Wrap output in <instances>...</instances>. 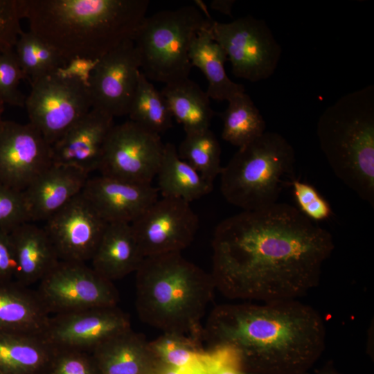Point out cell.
Segmentation results:
<instances>
[{"label":"cell","instance_id":"obj_1","mask_svg":"<svg viewBox=\"0 0 374 374\" xmlns=\"http://www.w3.org/2000/svg\"><path fill=\"white\" fill-rule=\"evenodd\" d=\"M334 248L326 229L297 208L276 202L217 224L211 274L216 290L231 299L298 300L317 286Z\"/></svg>","mask_w":374,"mask_h":374},{"label":"cell","instance_id":"obj_2","mask_svg":"<svg viewBox=\"0 0 374 374\" xmlns=\"http://www.w3.org/2000/svg\"><path fill=\"white\" fill-rule=\"evenodd\" d=\"M202 337L253 374H303L326 346L319 312L299 300L222 304L210 312Z\"/></svg>","mask_w":374,"mask_h":374},{"label":"cell","instance_id":"obj_3","mask_svg":"<svg viewBox=\"0 0 374 374\" xmlns=\"http://www.w3.org/2000/svg\"><path fill=\"white\" fill-rule=\"evenodd\" d=\"M29 31L67 62L99 59L133 39L146 17L148 0H19Z\"/></svg>","mask_w":374,"mask_h":374},{"label":"cell","instance_id":"obj_4","mask_svg":"<svg viewBox=\"0 0 374 374\" xmlns=\"http://www.w3.org/2000/svg\"><path fill=\"white\" fill-rule=\"evenodd\" d=\"M136 273V310L163 331L202 337V321L215 288L211 274L181 252L145 257Z\"/></svg>","mask_w":374,"mask_h":374},{"label":"cell","instance_id":"obj_5","mask_svg":"<svg viewBox=\"0 0 374 374\" xmlns=\"http://www.w3.org/2000/svg\"><path fill=\"white\" fill-rule=\"evenodd\" d=\"M320 148L335 175L374 207V86L339 98L317 124Z\"/></svg>","mask_w":374,"mask_h":374},{"label":"cell","instance_id":"obj_6","mask_svg":"<svg viewBox=\"0 0 374 374\" xmlns=\"http://www.w3.org/2000/svg\"><path fill=\"white\" fill-rule=\"evenodd\" d=\"M294 148L281 134L266 131L239 148L222 168L220 190L225 199L243 211H256L277 202L295 178Z\"/></svg>","mask_w":374,"mask_h":374},{"label":"cell","instance_id":"obj_7","mask_svg":"<svg viewBox=\"0 0 374 374\" xmlns=\"http://www.w3.org/2000/svg\"><path fill=\"white\" fill-rule=\"evenodd\" d=\"M213 21L198 7L186 6L145 17L133 37L141 71L152 81L166 84L188 78L191 43Z\"/></svg>","mask_w":374,"mask_h":374},{"label":"cell","instance_id":"obj_8","mask_svg":"<svg viewBox=\"0 0 374 374\" xmlns=\"http://www.w3.org/2000/svg\"><path fill=\"white\" fill-rule=\"evenodd\" d=\"M211 30L235 77L256 82L274 74L282 48L265 20L247 15L228 23L213 21Z\"/></svg>","mask_w":374,"mask_h":374},{"label":"cell","instance_id":"obj_9","mask_svg":"<svg viewBox=\"0 0 374 374\" xmlns=\"http://www.w3.org/2000/svg\"><path fill=\"white\" fill-rule=\"evenodd\" d=\"M30 84L24 107L29 123L53 145L91 109L88 86L55 72Z\"/></svg>","mask_w":374,"mask_h":374},{"label":"cell","instance_id":"obj_10","mask_svg":"<svg viewBox=\"0 0 374 374\" xmlns=\"http://www.w3.org/2000/svg\"><path fill=\"white\" fill-rule=\"evenodd\" d=\"M36 292L50 315L116 306L113 282L84 262L60 260L38 283Z\"/></svg>","mask_w":374,"mask_h":374},{"label":"cell","instance_id":"obj_11","mask_svg":"<svg viewBox=\"0 0 374 374\" xmlns=\"http://www.w3.org/2000/svg\"><path fill=\"white\" fill-rule=\"evenodd\" d=\"M164 145L160 135L131 121L114 125L98 168L101 175L130 182L151 184L156 177Z\"/></svg>","mask_w":374,"mask_h":374},{"label":"cell","instance_id":"obj_12","mask_svg":"<svg viewBox=\"0 0 374 374\" xmlns=\"http://www.w3.org/2000/svg\"><path fill=\"white\" fill-rule=\"evenodd\" d=\"M131 226L145 258L181 252L193 241L199 219L190 203L161 197Z\"/></svg>","mask_w":374,"mask_h":374},{"label":"cell","instance_id":"obj_13","mask_svg":"<svg viewBox=\"0 0 374 374\" xmlns=\"http://www.w3.org/2000/svg\"><path fill=\"white\" fill-rule=\"evenodd\" d=\"M141 71L133 39L99 58L88 84L92 109L114 118L127 115Z\"/></svg>","mask_w":374,"mask_h":374},{"label":"cell","instance_id":"obj_14","mask_svg":"<svg viewBox=\"0 0 374 374\" xmlns=\"http://www.w3.org/2000/svg\"><path fill=\"white\" fill-rule=\"evenodd\" d=\"M53 164L51 145L29 122L0 126V184L23 192Z\"/></svg>","mask_w":374,"mask_h":374},{"label":"cell","instance_id":"obj_15","mask_svg":"<svg viewBox=\"0 0 374 374\" xmlns=\"http://www.w3.org/2000/svg\"><path fill=\"white\" fill-rule=\"evenodd\" d=\"M60 260H91L108 224L81 192L45 221Z\"/></svg>","mask_w":374,"mask_h":374},{"label":"cell","instance_id":"obj_16","mask_svg":"<svg viewBox=\"0 0 374 374\" xmlns=\"http://www.w3.org/2000/svg\"><path fill=\"white\" fill-rule=\"evenodd\" d=\"M131 328L117 305L51 315L44 337L55 348L91 353L114 335Z\"/></svg>","mask_w":374,"mask_h":374},{"label":"cell","instance_id":"obj_17","mask_svg":"<svg viewBox=\"0 0 374 374\" xmlns=\"http://www.w3.org/2000/svg\"><path fill=\"white\" fill-rule=\"evenodd\" d=\"M82 193L108 224H131L159 199L158 189L152 184L101 175L89 177Z\"/></svg>","mask_w":374,"mask_h":374},{"label":"cell","instance_id":"obj_18","mask_svg":"<svg viewBox=\"0 0 374 374\" xmlns=\"http://www.w3.org/2000/svg\"><path fill=\"white\" fill-rule=\"evenodd\" d=\"M114 117L91 109L51 145L53 163L83 170H98Z\"/></svg>","mask_w":374,"mask_h":374},{"label":"cell","instance_id":"obj_19","mask_svg":"<svg viewBox=\"0 0 374 374\" xmlns=\"http://www.w3.org/2000/svg\"><path fill=\"white\" fill-rule=\"evenodd\" d=\"M89 177L83 170L53 163L22 192L30 222L47 220L82 191Z\"/></svg>","mask_w":374,"mask_h":374},{"label":"cell","instance_id":"obj_20","mask_svg":"<svg viewBox=\"0 0 374 374\" xmlns=\"http://www.w3.org/2000/svg\"><path fill=\"white\" fill-rule=\"evenodd\" d=\"M16 269L14 280L25 286L39 283L60 261L44 227L24 222L10 233Z\"/></svg>","mask_w":374,"mask_h":374},{"label":"cell","instance_id":"obj_21","mask_svg":"<svg viewBox=\"0 0 374 374\" xmlns=\"http://www.w3.org/2000/svg\"><path fill=\"white\" fill-rule=\"evenodd\" d=\"M145 256L131 224L109 223L91 259L92 268L113 282L136 272Z\"/></svg>","mask_w":374,"mask_h":374},{"label":"cell","instance_id":"obj_22","mask_svg":"<svg viewBox=\"0 0 374 374\" xmlns=\"http://www.w3.org/2000/svg\"><path fill=\"white\" fill-rule=\"evenodd\" d=\"M91 354L98 374H147L150 363L158 359L150 341L132 328L102 342Z\"/></svg>","mask_w":374,"mask_h":374},{"label":"cell","instance_id":"obj_23","mask_svg":"<svg viewBox=\"0 0 374 374\" xmlns=\"http://www.w3.org/2000/svg\"><path fill=\"white\" fill-rule=\"evenodd\" d=\"M50 317L36 290L15 280L0 283V332L43 335Z\"/></svg>","mask_w":374,"mask_h":374},{"label":"cell","instance_id":"obj_24","mask_svg":"<svg viewBox=\"0 0 374 374\" xmlns=\"http://www.w3.org/2000/svg\"><path fill=\"white\" fill-rule=\"evenodd\" d=\"M189 57L192 66L198 68L208 81L206 92L209 98L229 101L237 94L245 92L242 84L232 81L227 75L224 68L227 57L213 38L211 26L202 28L195 37Z\"/></svg>","mask_w":374,"mask_h":374},{"label":"cell","instance_id":"obj_25","mask_svg":"<svg viewBox=\"0 0 374 374\" xmlns=\"http://www.w3.org/2000/svg\"><path fill=\"white\" fill-rule=\"evenodd\" d=\"M55 350L41 335L0 332V371L44 374Z\"/></svg>","mask_w":374,"mask_h":374},{"label":"cell","instance_id":"obj_26","mask_svg":"<svg viewBox=\"0 0 374 374\" xmlns=\"http://www.w3.org/2000/svg\"><path fill=\"white\" fill-rule=\"evenodd\" d=\"M156 177L157 189L162 197L179 199L188 203L208 195L213 188V184L206 181L179 157L177 149L170 143L164 145Z\"/></svg>","mask_w":374,"mask_h":374},{"label":"cell","instance_id":"obj_27","mask_svg":"<svg viewBox=\"0 0 374 374\" xmlns=\"http://www.w3.org/2000/svg\"><path fill=\"white\" fill-rule=\"evenodd\" d=\"M161 91L186 134L209 129L214 112L206 92L197 84L186 78L166 84Z\"/></svg>","mask_w":374,"mask_h":374},{"label":"cell","instance_id":"obj_28","mask_svg":"<svg viewBox=\"0 0 374 374\" xmlns=\"http://www.w3.org/2000/svg\"><path fill=\"white\" fill-rule=\"evenodd\" d=\"M228 103L221 115L223 121L222 138L225 141L239 148L266 132L265 121L247 93H238Z\"/></svg>","mask_w":374,"mask_h":374},{"label":"cell","instance_id":"obj_29","mask_svg":"<svg viewBox=\"0 0 374 374\" xmlns=\"http://www.w3.org/2000/svg\"><path fill=\"white\" fill-rule=\"evenodd\" d=\"M130 121L160 135L172 127V115L161 91L141 71L130 105Z\"/></svg>","mask_w":374,"mask_h":374},{"label":"cell","instance_id":"obj_30","mask_svg":"<svg viewBox=\"0 0 374 374\" xmlns=\"http://www.w3.org/2000/svg\"><path fill=\"white\" fill-rule=\"evenodd\" d=\"M14 50L30 83L55 73L66 64L53 47L29 30L21 33Z\"/></svg>","mask_w":374,"mask_h":374},{"label":"cell","instance_id":"obj_31","mask_svg":"<svg viewBox=\"0 0 374 374\" xmlns=\"http://www.w3.org/2000/svg\"><path fill=\"white\" fill-rule=\"evenodd\" d=\"M177 152L208 182L213 184L220 175L221 147L210 128L186 134Z\"/></svg>","mask_w":374,"mask_h":374},{"label":"cell","instance_id":"obj_32","mask_svg":"<svg viewBox=\"0 0 374 374\" xmlns=\"http://www.w3.org/2000/svg\"><path fill=\"white\" fill-rule=\"evenodd\" d=\"M199 340L194 337L170 332H163L150 341L158 360L163 362L168 367L175 368L202 364L206 352L199 348Z\"/></svg>","mask_w":374,"mask_h":374},{"label":"cell","instance_id":"obj_33","mask_svg":"<svg viewBox=\"0 0 374 374\" xmlns=\"http://www.w3.org/2000/svg\"><path fill=\"white\" fill-rule=\"evenodd\" d=\"M26 76L19 64L15 50L0 54V99L4 104L24 107L26 97L19 89Z\"/></svg>","mask_w":374,"mask_h":374},{"label":"cell","instance_id":"obj_34","mask_svg":"<svg viewBox=\"0 0 374 374\" xmlns=\"http://www.w3.org/2000/svg\"><path fill=\"white\" fill-rule=\"evenodd\" d=\"M44 374H98L91 353L57 348Z\"/></svg>","mask_w":374,"mask_h":374},{"label":"cell","instance_id":"obj_35","mask_svg":"<svg viewBox=\"0 0 374 374\" xmlns=\"http://www.w3.org/2000/svg\"><path fill=\"white\" fill-rule=\"evenodd\" d=\"M291 187L298 210L309 220L323 221L332 215L330 205L313 186L296 179Z\"/></svg>","mask_w":374,"mask_h":374},{"label":"cell","instance_id":"obj_36","mask_svg":"<svg viewBox=\"0 0 374 374\" xmlns=\"http://www.w3.org/2000/svg\"><path fill=\"white\" fill-rule=\"evenodd\" d=\"M30 222L23 193L0 184V230L10 233Z\"/></svg>","mask_w":374,"mask_h":374},{"label":"cell","instance_id":"obj_37","mask_svg":"<svg viewBox=\"0 0 374 374\" xmlns=\"http://www.w3.org/2000/svg\"><path fill=\"white\" fill-rule=\"evenodd\" d=\"M19 0H0V54L13 50L23 32Z\"/></svg>","mask_w":374,"mask_h":374},{"label":"cell","instance_id":"obj_38","mask_svg":"<svg viewBox=\"0 0 374 374\" xmlns=\"http://www.w3.org/2000/svg\"><path fill=\"white\" fill-rule=\"evenodd\" d=\"M98 59L76 57L69 60L55 73L61 77L77 80L88 86Z\"/></svg>","mask_w":374,"mask_h":374},{"label":"cell","instance_id":"obj_39","mask_svg":"<svg viewBox=\"0 0 374 374\" xmlns=\"http://www.w3.org/2000/svg\"><path fill=\"white\" fill-rule=\"evenodd\" d=\"M15 269L10 233L0 230V283L14 280Z\"/></svg>","mask_w":374,"mask_h":374},{"label":"cell","instance_id":"obj_40","mask_svg":"<svg viewBox=\"0 0 374 374\" xmlns=\"http://www.w3.org/2000/svg\"><path fill=\"white\" fill-rule=\"evenodd\" d=\"M208 374H253L242 371L239 367L230 364L212 363L208 367Z\"/></svg>","mask_w":374,"mask_h":374},{"label":"cell","instance_id":"obj_41","mask_svg":"<svg viewBox=\"0 0 374 374\" xmlns=\"http://www.w3.org/2000/svg\"><path fill=\"white\" fill-rule=\"evenodd\" d=\"M233 3L234 1L215 0L211 2V6L214 10L231 16Z\"/></svg>","mask_w":374,"mask_h":374},{"label":"cell","instance_id":"obj_42","mask_svg":"<svg viewBox=\"0 0 374 374\" xmlns=\"http://www.w3.org/2000/svg\"><path fill=\"white\" fill-rule=\"evenodd\" d=\"M317 374H339L331 366H325L317 371Z\"/></svg>","mask_w":374,"mask_h":374},{"label":"cell","instance_id":"obj_43","mask_svg":"<svg viewBox=\"0 0 374 374\" xmlns=\"http://www.w3.org/2000/svg\"><path fill=\"white\" fill-rule=\"evenodd\" d=\"M4 103L2 102V100L0 99V126L1 125V123H3V111H4Z\"/></svg>","mask_w":374,"mask_h":374},{"label":"cell","instance_id":"obj_44","mask_svg":"<svg viewBox=\"0 0 374 374\" xmlns=\"http://www.w3.org/2000/svg\"><path fill=\"white\" fill-rule=\"evenodd\" d=\"M201 4H202V8H204V5L203 3L201 2ZM202 12L204 11V9L203 8H199ZM206 9H204V11H206ZM204 13V12H203Z\"/></svg>","mask_w":374,"mask_h":374},{"label":"cell","instance_id":"obj_45","mask_svg":"<svg viewBox=\"0 0 374 374\" xmlns=\"http://www.w3.org/2000/svg\"><path fill=\"white\" fill-rule=\"evenodd\" d=\"M0 374H4V373H3L2 372L0 371Z\"/></svg>","mask_w":374,"mask_h":374},{"label":"cell","instance_id":"obj_46","mask_svg":"<svg viewBox=\"0 0 374 374\" xmlns=\"http://www.w3.org/2000/svg\"><path fill=\"white\" fill-rule=\"evenodd\" d=\"M303 374H308V373H303Z\"/></svg>","mask_w":374,"mask_h":374}]
</instances>
